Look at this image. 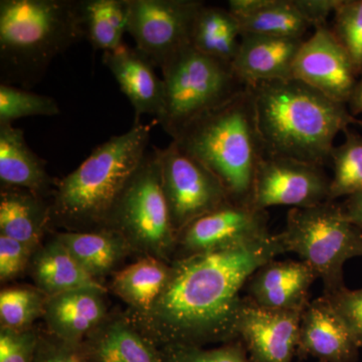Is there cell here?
Returning a JSON list of instances; mask_svg holds the SVG:
<instances>
[{
    "label": "cell",
    "mask_w": 362,
    "mask_h": 362,
    "mask_svg": "<svg viewBox=\"0 0 362 362\" xmlns=\"http://www.w3.org/2000/svg\"><path fill=\"white\" fill-rule=\"evenodd\" d=\"M270 0H230L228 11L237 18H247L264 8Z\"/></svg>",
    "instance_id": "39"
},
{
    "label": "cell",
    "mask_w": 362,
    "mask_h": 362,
    "mask_svg": "<svg viewBox=\"0 0 362 362\" xmlns=\"http://www.w3.org/2000/svg\"><path fill=\"white\" fill-rule=\"evenodd\" d=\"M331 178L321 166L266 156L259 163L252 206L267 211L271 206L307 209L330 202Z\"/></svg>",
    "instance_id": "11"
},
{
    "label": "cell",
    "mask_w": 362,
    "mask_h": 362,
    "mask_svg": "<svg viewBox=\"0 0 362 362\" xmlns=\"http://www.w3.org/2000/svg\"><path fill=\"white\" fill-rule=\"evenodd\" d=\"M57 238L88 274L96 280L113 273L132 254L120 233L110 228L57 233Z\"/></svg>",
    "instance_id": "24"
},
{
    "label": "cell",
    "mask_w": 362,
    "mask_h": 362,
    "mask_svg": "<svg viewBox=\"0 0 362 362\" xmlns=\"http://www.w3.org/2000/svg\"><path fill=\"white\" fill-rule=\"evenodd\" d=\"M82 40L77 0H1V84L33 87L59 54Z\"/></svg>",
    "instance_id": "5"
},
{
    "label": "cell",
    "mask_w": 362,
    "mask_h": 362,
    "mask_svg": "<svg viewBox=\"0 0 362 362\" xmlns=\"http://www.w3.org/2000/svg\"><path fill=\"white\" fill-rule=\"evenodd\" d=\"M344 134V142L331 152L330 202L362 192V136L349 128Z\"/></svg>",
    "instance_id": "29"
},
{
    "label": "cell",
    "mask_w": 362,
    "mask_h": 362,
    "mask_svg": "<svg viewBox=\"0 0 362 362\" xmlns=\"http://www.w3.org/2000/svg\"><path fill=\"white\" fill-rule=\"evenodd\" d=\"M40 331L0 328V362H33Z\"/></svg>",
    "instance_id": "35"
},
{
    "label": "cell",
    "mask_w": 362,
    "mask_h": 362,
    "mask_svg": "<svg viewBox=\"0 0 362 362\" xmlns=\"http://www.w3.org/2000/svg\"><path fill=\"white\" fill-rule=\"evenodd\" d=\"M35 251L23 243L0 235V279L1 282L18 277L30 265Z\"/></svg>",
    "instance_id": "36"
},
{
    "label": "cell",
    "mask_w": 362,
    "mask_h": 362,
    "mask_svg": "<svg viewBox=\"0 0 362 362\" xmlns=\"http://www.w3.org/2000/svg\"><path fill=\"white\" fill-rule=\"evenodd\" d=\"M51 223V204L26 189L1 187L0 235L23 243L37 251Z\"/></svg>",
    "instance_id": "22"
},
{
    "label": "cell",
    "mask_w": 362,
    "mask_h": 362,
    "mask_svg": "<svg viewBox=\"0 0 362 362\" xmlns=\"http://www.w3.org/2000/svg\"><path fill=\"white\" fill-rule=\"evenodd\" d=\"M347 109L354 117L362 114V71L358 78H357L356 87H354L351 96L349 98Z\"/></svg>",
    "instance_id": "41"
},
{
    "label": "cell",
    "mask_w": 362,
    "mask_h": 362,
    "mask_svg": "<svg viewBox=\"0 0 362 362\" xmlns=\"http://www.w3.org/2000/svg\"><path fill=\"white\" fill-rule=\"evenodd\" d=\"M151 125L134 121L121 135L93 150L52 194L51 221L68 230L107 228L112 211L148 151Z\"/></svg>",
    "instance_id": "3"
},
{
    "label": "cell",
    "mask_w": 362,
    "mask_h": 362,
    "mask_svg": "<svg viewBox=\"0 0 362 362\" xmlns=\"http://www.w3.org/2000/svg\"><path fill=\"white\" fill-rule=\"evenodd\" d=\"M333 310L346 326L354 341L362 347V289L340 288L337 291L323 294Z\"/></svg>",
    "instance_id": "34"
},
{
    "label": "cell",
    "mask_w": 362,
    "mask_h": 362,
    "mask_svg": "<svg viewBox=\"0 0 362 362\" xmlns=\"http://www.w3.org/2000/svg\"><path fill=\"white\" fill-rule=\"evenodd\" d=\"M296 356L319 362H356L359 347L325 297L316 298L302 313Z\"/></svg>",
    "instance_id": "16"
},
{
    "label": "cell",
    "mask_w": 362,
    "mask_h": 362,
    "mask_svg": "<svg viewBox=\"0 0 362 362\" xmlns=\"http://www.w3.org/2000/svg\"><path fill=\"white\" fill-rule=\"evenodd\" d=\"M162 187L176 235L230 202L226 188L201 162L171 141L159 149Z\"/></svg>",
    "instance_id": "9"
},
{
    "label": "cell",
    "mask_w": 362,
    "mask_h": 362,
    "mask_svg": "<svg viewBox=\"0 0 362 362\" xmlns=\"http://www.w3.org/2000/svg\"><path fill=\"white\" fill-rule=\"evenodd\" d=\"M173 141L206 166L233 202L252 204L255 180L266 152L251 87L188 124Z\"/></svg>",
    "instance_id": "4"
},
{
    "label": "cell",
    "mask_w": 362,
    "mask_h": 362,
    "mask_svg": "<svg viewBox=\"0 0 362 362\" xmlns=\"http://www.w3.org/2000/svg\"><path fill=\"white\" fill-rule=\"evenodd\" d=\"M341 0H295L298 8L313 28L327 25V18L334 13Z\"/></svg>",
    "instance_id": "38"
},
{
    "label": "cell",
    "mask_w": 362,
    "mask_h": 362,
    "mask_svg": "<svg viewBox=\"0 0 362 362\" xmlns=\"http://www.w3.org/2000/svg\"><path fill=\"white\" fill-rule=\"evenodd\" d=\"M0 182L1 187L21 188L44 197L52 192L45 162L30 148L23 131L13 125H0Z\"/></svg>",
    "instance_id": "21"
},
{
    "label": "cell",
    "mask_w": 362,
    "mask_h": 362,
    "mask_svg": "<svg viewBox=\"0 0 362 362\" xmlns=\"http://www.w3.org/2000/svg\"><path fill=\"white\" fill-rule=\"evenodd\" d=\"M170 263L144 256L116 272L112 291L128 305L127 314H142L156 303L168 284Z\"/></svg>",
    "instance_id": "25"
},
{
    "label": "cell",
    "mask_w": 362,
    "mask_h": 362,
    "mask_svg": "<svg viewBox=\"0 0 362 362\" xmlns=\"http://www.w3.org/2000/svg\"><path fill=\"white\" fill-rule=\"evenodd\" d=\"M47 297L37 287L7 288L0 293L1 328L25 330L42 318Z\"/></svg>",
    "instance_id": "30"
},
{
    "label": "cell",
    "mask_w": 362,
    "mask_h": 362,
    "mask_svg": "<svg viewBox=\"0 0 362 362\" xmlns=\"http://www.w3.org/2000/svg\"><path fill=\"white\" fill-rule=\"evenodd\" d=\"M199 0H130L128 33L139 49L161 69L190 45Z\"/></svg>",
    "instance_id": "10"
},
{
    "label": "cell",
    "mask_w": 362,
    "mask_h": 362,
    "mask_svg": "<svg viewBox=\"0 0 362 362\" xmlns=\"http://www.w3.org/2000/svg\"><path fill=\"white\" fill-rule=\"evenodd\" d=\"M84 39L95 51H115L128 33L130 0H77Z\"/></svg>",
    "instance_id": "26"
},
{
    "label": "cell",
    "mask_w": 362,
    "mask_h": 362,
    "mask_svg": "<svg viewBox=\"0 0 362 362\" xmlns=\"http://www.w3.org/2000/svg\"><path fill=\"white\" fill-rule=\"evenodd\" d=\"M281 254L284 250L278 235H271L175 259L168 284L151 308L125 315L158 349L233 341L240 291L259 267Z\"/></svg>",
    "instance_id": "1"
},
{
    "label": "cell",
    "mask_w": 362,
    "mask_h": 362,
    "mask_svg": "<svg viewBox=\"0 0 362 362\" xmlns=\"http://www.w3.org/2000/svg\"><path fill=\"white\" fill-rule=\"evenodd\" d=\"M30 271L35 287L47 297L83 288L106 289L90 277L56 237L35 252Z\"/></svg>",
    "instance_id": "23"
},
{
    "label": "cell",
    "mask_w": 362,
    "mask_h": 362,
    "mask_svg": "<svg viewBox=\"0 0 362 362\" xmlns=\"http://www.w3.org/2000/svg\"><path fill=\"white\" fill-rule=\"evenodd\" d=\"M284 252H296L323 282V294L344 287L345 262L362 257V230L345 216L341 204L326 202L291 209L278 233Z\"/></svg>",
    "instance_id": "7"
},
{
    "label": "cell",
    "mask_w": 362,
    "mask_h": 362,
    "mask_svg": "<svg viewBox=\"0 0 362 362\" xmlns=\"http://www.w3.org/2000/svg\"><path fill=\"white\" fill-rule=\"evenodd\" d=\"M103 63L132 105L135 121H139L144 114L156 118L160 116L164 103L163 78L156 75V66L144 54L124 44L115 51L103 52Z\"/></svg>",
    "instance_id": "18"
},
{
    "label": "cell",
    "mask_w": 362,
    "mask_h": 362,
    "mask_svg": "<svg viewBox=\"0 0 362 362\" xmlns=\"http://www.w3.org/2000/svg\"><path fill=\"white\" fill-rule=\"evenodd\" d=\"M266 156L322 166L333 142L354 123L362 124L339 103L295 78L251 87Z\"/></svg>",
    "instance_id": "2"
},
{
    "label": "cell",
    "mask_w": 362,
    "mask_h": 362,
    "mask_svg": "<svg viewBox=\"0 0 362 362\" xmlns=\"http://www.w3.org/2000/svg\"><path fill=\"white\" fill-rule=\"evenodd\" d=\"M242 28L228 9L202 6L190 33V47L211 58L232 64L239 51Z\"/></svg>",
    "instance_id": "27"
},
{
    "label": "cell",
    "mask_w": 362,
    "mask_h": 362,
    "mask_svg": "<svg viewBox=\"0 0 362 362\" xmlns=\"http://www.w3.org/2000/svg\"><path fill=\"white\" fill-rule=\"evenodd\" d=\"M304 40L245 33L232 63L233 71L247 87L293 78V66Z\"/></svg>",
    "instance_id": "19"
},
{
    "label": "cell",
    "mask_w": 362,
    "mask_h": 362,
    "mask_svg": "<svg viewBox=\"0 0 362 362\" xmlns=\"http://www.w3.org/2000/svg\"><path fill=\"white\" fill-rule=\"evenodd\" d=\"M293 78L347 106L358 74L332 30L321 25L300 47Z\"/></svg>",
    "instance_id": "13"
},
{
    "label": "cell",
    "mask_w": 362,
    "mask_h": 362,
    "mask_svg": "<svg viewBox=\"0 0 362 362\" xmlns=\"http://www.w3.org/2000/svg\"><path fill=\"white\" fill-rule=\"evenodd\" d=\"M341 206L349 220L362 230V192L347 197Z\"/></svg>",
    "instance_id": "40"
},
{
    "label": "cell",
    "mask_w": 362,
    "mask_h": 362,
    "mask_svg": "<svg viewBox=\"0 0 362 362\" xmlns=\"http://www.w3.org/2000/svg\"><path fill=\"white\" fill-rule=\"evenodd\" d=\"M318 279L304 261L267 262L250 277L246 296L262 308L304 312L310 303V288Z\"/></svg>",
    "instance_id": "15"
},
{
    "label": "cell",
    "mask_w": 362,
    "mask_h": 362,
    "mask_svg": "<svg viewBox=\"0 0 362 362\" xmlns=\"http://www.w3.org/2000/svg\"><path fill=\"white\" fill-rule=\"evenodd\" d=\"M162 362H251L240 340L206 349L194 345H168L159 349Z\"/></svg>",
    "instance_id": "33"
},
{
    "label": "cell",
    "mask_w": 362,
    "mask_h": 362,
    "mask_svg": "<svg viewBox=\"0 0 362 362\" xmlns=\"http://www.w3.org/2000/svg\"><path fill=\"white\" fill-rule=\"evenodd\" d=\"M120 233L133 252L175 259L177 235L162 187L159 148L147 151L116 202L107 228Z\"/></svg>",
    "instance_id": "8"
},
{
    "label": "cell",
    "mask_w": 362,
    "mask_h": 362,
    "mask_svg": "<svg viewBox=\"0 0 362 362\" xmlns=\"http://www.w3.org/2000/svg\"><path fill=\"white\" fill-rule=\"evenodd\" d=\"M269 218L267 211L230 202L192 221L178 233L175 259L266 239L272 235Z\"/></svg>",
    "instance_id": "12"
},
{
    "label": "cell",
    "mask_w": 362,
    "mask_h": 362,
    "mask_svg": "<svg viewBox=\"0 0 362 362\" xmlns=\"http://www.w3.org/2000/svg\"><path fill=\"white\" fill-rule=\"evenodd\" d=\"M33 362H87L82 344L62 341L45 332H40Z\"/></svg>",
    "instance_id": "37"
},
{
    "label": "cell",
    "mask_w": 362,
    "mask_h": 362,
    "mask_svg": "<svg viewBox=\"0 0 362 362\" xmlns=\"http://www.w3.org/2000/svg\"><path fill=\"white\" fill-rule=\"evenodd\" d=\"M331 30L349 54L359 77L362 71V0H341Z\"/></svg>",
    "instance_id": "32"
},
{
    "label": "cell",
    "mask_w": 362,
    "mask_h": 362,
    "mask_svg": "<svg viewBox=\"0 0 362 362\" xmlns=\"http://www.w3.org/2000/svg\"><path fill=\"white\" fill-rule=\"evenodd\" d=\"M238 20L243 35L249 33L283 39L304 40L307 30L313 28L298 8L295 0H270L258 13Z\"/></svg>",
    "instance_id": "28"
},
{
    "label": "cell",
    "mask_w": 362,
    "mask_h": 362,
    "mask_svg": "<svg viewBox=\"0 0 362 362\" xmlns=\"http://www.w3.org/2000/svg\"><path fill=\"white\" fill-rule=\"evenodd\" d=\"M303 312L262 308L247 296L240 300L235 332L251 362H292L296 356Z\"/></svg>",
    "instance_id": "14"
},
{
    "label": "cell",
    "mask_w": 362,
    "mask_h": 362,
    "mask_svg": "<svg viewBox=\"0 0 362 362\" xmlns=\"http://www.w3.org/2000/svg\"><path fill=\"white\" fill-rule=\"evenodd\" d=\"M59 113L58 103L51 97L0 84V125H13L14 121L25 117H52Z\"/></svg>",
    "instance_id": "31"
},
{
    "label": "cell",
    "mask_w": 362,
    "mask_h": 362,
    "mask_svg": "<svg viewBox=\"0 0 362 362\" xmlns=\"http://www.w3.org/2000/svg\"><path fill=\"white\" fill-rule=\"evenodd\" d=\"M106 289L83 288L47 297L42 319L47 332L62 341L81 345L109 316Z\"/></svg>",
    "instance_id": "17"
},
{
    "label": "cell",
    "mask_w": 362,
    "mask_h": 362,
    "mask_svg": "<svg viewBox=\"0 0 362 362\" xmlns=\"http://www.w3.org/2000/svg\"><path fill=\"white\" fill-rule=\"evenodd\" d=\"M164 103L156 122L171 138L246 89L232 64L187 47L162 66Z\"/></svg>",
    "instance_id": "6"
},
{
    "label": "cell",
    "mask_w": 362,
    "mask_h": 362,
    "mask_svg": "<svg viewBox=\"0 0 362 362\" xmlns=\"http://www.w3.org/2000/svg\"><path fill=\"white\" fill-rule=\"evenodd\" d=\"M82 349L87 362H162L158 347L125 313L109 314L86 338Z\"/></svg>",
    "instance_id": "20"
}]
</instances>
